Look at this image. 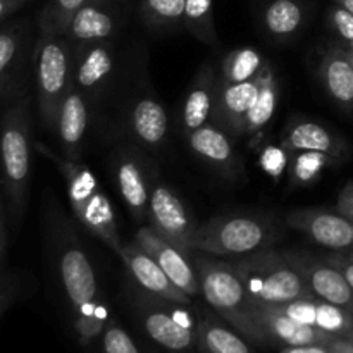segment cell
<instances>
[{
  "mask_svg": "<svg viewBox=\"0 0 353 353\" xmlns=\"http://www.w3.org/2000/svg\"><path fill=\"white\" fill-rule=\"evenodd\" d=\"M57 271L62 288L78 314V331L86 338L95 336L107 319V310L99 303V283L88 255L69 238L59 247Z\"/></svg>",
  "mask_w": 353,
  "mask_h": 353,
  "instance_id": "cell-6",
  "label": "cell"
},
{
  "mask_svg": "<svg viewBox=\"0 0 353 353\" xmlns=\"http://www.w3.org/2000/svg\"><path fill=\"white\" fill-rule=\"evenodd\" d=\"M88 0H48L40 14V30L54 31L64 34L72 16L81 9Z\"/></svg>",
  "mask_w": 353,
  "mask_h": 353,
  "instance_id": "cell-32",
  "label": "cell"
},
{
  "mask_svg": "<svg viewBox=\"0 0 353 353\" xmlns=\"http://www.w3.org/2000/svg\"><path fill=\"white\" fill-rule=\"evenodd\" d=\"M188 137L190 150L217 169L219 172H224L228 176H234L240 169V161H238L236 150L231 141L230 133L226 130L214 124H205L199 130L192 131Z\"/></svg>",
  "mask_w": 353,
  "mask_h": 353,
  "instance_id": "cell-18",
  "label": "cell"
},
{
  "mask_svg": "<svg viewBox=\"0 0 353 353\" xmlns=\"http://www.w3.org/2000/svg\"><path fill=\"white\" fill-rule=\"evenodd\" d=\"M31 179L30 97L10 103L0 124V181L10 223L19 226L28 207Z\"/></svg>",
  "mask_w": 353,
  "mask_h": 353,
  "instance_id": "cell-1",
  "label": "cell"
},
{
  "mask_svg": "<svg viewBox=\"0 0 353 353\" xmlns=\"http://www.w3.org/2000/svg\"><path fill=\"white\" fill-rule=\"evenodd\" d=\"M276 230L257 216H221L195 228L192 250L214 257H247L272 247Z\"/></svg>",
  "mask_w": 353,
  "mask_h": 353,
  "instance_id": "cell-5",
  "label": "cell"
},
{
  "mask_svg": "<svg viewBox=\"0 0 353 353\" xmlns=\"http://www.w3.org/2000/svg\"><path fill=\"white\" fill-rule=\"evenodd\" d=\"M24 55V34L19 28L0 30V95L12 88Z\"/></svg>",
  "mask_w": 353,
  "mask_h": 353,
  "instance_id": "cell-29",
  "label": "cell"
},
{
  "mask_svg": "<svg viewBox=\"0 0 353 353\" xmlns=\"http://www.w3.org/2000/svg\"><path fill=\"white\" fill-rule=\"evenodd\" d=\"M145 327L157 343L169 350H185L193 343V327L179 323L174 314L150 312L145 317Z\"/></svg>",
  "mask_w": 353,
  "mask_h": 353,
  "instance_id": "cell-25",
  "label": "cell"
},
{
  "mask_svg": "<svg viewBox=\"0 0 353 353\" xmlns=\"http://www.w3.org/2000/svg\"><path fill=\"white\" fill-rule=\"evenodd\" d=\"M278 97L279 88L278 81H276V74L272 71L271 65H265V74L262 88L259 92L255 103L252 105L250 112H248L247 121H245V131L243 134H255L259 131L264 130L269 123H271L272 116L278 107Z\"/></svg>",
  "mask_w": 353,
  "mask_h": 353,
  "instance_id": "cell-26",
  "label": "cell"
},
{
  "mask_svg": "<svg viewBox=\"0 0 353 353\" xmlns=\"http://www.w3.org/2000/svg\"><path fill=\"white\" fill-rule=\"evenodd\" d=\"M217 78L212 68H202L193 79L183 103V130L186 134L209 124L216 103Z\"/></svg>",
  "mask_w": 353,
  "mask_h": 353,
  "instance_id": "cell-20",
  "label": "cell"
},
{
  "mask_svg": "<svg viewBox=\"0 0 353 353\" xmlns=\"http://www.w3.org/2000/svg\"><path fill=\"white\" fill-rule=\"evenodd\" d=\"M321 78L331 99L353 112V59L343 48H330L321 61Z\"/></svg>",
  "mask_w": 353,
  "mask_h": 353,
  "instance_id": "cell-22",
  "label": "cell"
},
{
  "mask_svg": "<svg viewBox=\"0 0 353 353\" xmlns=\"http://www.w3.org/2000/svg\"><path fill=\"white\" fill-rule=\"evenodd\" d=\"M116 183L130 212L138 223L147 217L152 186L141 168L140 161L131 155H123L116 162Z\"/></svg>",
  "mask_w": 353,
  "mask_h": 353,
  "instance_id": "cell-19",
  "label": "cell"
},
{
  "mask_svg": "<svg viewBox=\"0 0 353 353\" xmlns=\"http://www.w3.org/2000/svg\"><path fill=\"white\" fill-rule=\"evenodd\" d=\"M265 68L257 78L245 83H224L223 79H217L216 103L212 110V119L216 121L217 126L234 137L243 134L245 121L261 92Z\"/></svg>",
  "mask_w": 353,
  "mask_h": 353,
  "instance_id": "cell-12",
  "label": "cell"
},
{
  "mask_svg": "<svg viewBox=\"0 0 353 353\" xmlns=\"http://www.w3.org/2000/svg\"><path fill=\"white\" fill-rule=\"evenodd\" d=\"M348 52H350V50H348ZM350 54H352V52H350ZM352 59H353V54H352Z\"/></svg>",
  "mask_w": 353,
  "mask_h": 353,
  "instance_id": "cell-46",
  "label": "cell"
},
{
  "mask_svg": "<svg viewBox=\"0 0 353 353\" xmlns=\"http://www.w3.org/2000/svg\"><path fill=\"white\" fill-rule=\"evenodd\" d=\"M86 102L88 99L74 85H71L59 107L55 131L61 141L62 154L69 161H79L81 157L86 128H88V103Z\"/></svg>",
  "mask_w": 353,
  "mask_h": 353,
  "instance_id": "cell-15",
  "label": "cell"
},
{
  "mask_svg": "<svg viewBox=\"0 0 353 353\" xmlns=\"http://www.w3.org/2000/svg\"><path fill=\"white\" fill-rule=\"evenodd\" d=\"M203 341L210 353H250L247 345L236 334L221 326H207Z\"/></svg>",
  "mask_w": 353,
  "mask_h": 353,
  "instance_id": "cell-34",
  "label": "cell"
},
{
  "mask_svg": "<svg viewBox=\"0 0 353 353\" xmlns=\"http://www.w3.org/2000/svg\"><path fill=\"white\" fill-rule=\"evenodd\" d=\"M19 274L16 271H3L0 274V317L6 314V310L16 302L21 290Z\"/></svg>",
  "mask_w": 353,
  "mask_h": 353,
  "instance_id": "cell-37",
  "label": "cell"
},
{
  "mask_svg": "<svg viewBox=\"0 0 353 353\" xmlns=\"http://www.w3.org/2000/svg\"><path fill=\"white\" fill-rule=\"evenodd\" d=\"M252 317L255 323H262L268 327L269 333L281 340L290 347H305V345H317L326 338V333L309 324L296 323L292 317L285 316L276 310L272 305H254L252 303Z\"/></svg>",
  "mask_w": 353,
  "mask_h": 353,
  "instance_id": "cell-21",
  "label": "cell"
},
{
  "mask_svg": "<svg viewBox=\"0 0 353 353\" xmlns=\"http://www.w3.org/2000/svg\"><path fill=\"white\" fill-rule=\"evenodd\" d=\"M334 157L321 152H296L292 164V183L295 186H309L321 178L324 169L338 164Z\"/></svg>",
  "mask_w": 353,
  "mask_h": 353,
  "instance_id": "cell-31",
  "label": "cell"
},
{
  "mask_svg": "<svg viewBox=\"0 0 353 353\" xmlns=\"http://www.w3.org/2000/svg\"><path fill=\"white\" fill-rule=\"evenodd\" d=\"M6 199H3L2 181H0V274L6 271L7 259V228H6Z\"/></svg>",
  "mask_w": 353,
  "mask_h": 353,
  "instance_id": "cell-40",
  "label": "cell"
},
{
  "mask_svg": "<svg viewBox=\"0 0 353 353\" xmlns=\"http://www.w3.org/2000/svg\"><path fill=\"white\" fill-rule=\"evenodd\" d=\"M327 261L331 264L336 265L343 276L347 278L348 285L353 290V255H333V257H327Z\"/></svg>",
  "mask_w": 353,
  "mask_h": 353,
  "instance_id": "cell-41",
  "label": "cell"
},
{
  "mask_svg": "<svg viewBox=\"0 0 353 353\" xmlns=\"http://www.w3.org/2000/svg\"><path fill=\"white\" fill-rule=\"evenodd\" d=\"M116 30L117 19L110 0H88L72 16L64 37L78 48L97 41H109Z\"/></svg>",
  "mask_w": 353,
  "mask_h": 353,
  "instance_id": "cell-16",
  "label": "cell"
},
{
  "mask_svg": "<svg viewBox=\"0 0 353 353\" xmlns=\"http://www.w3.org/2000/svg\"><path fill=\"white\" fill-rule=\"evenodd\" d=\"M105 353H138L131 338L121 327H109L103 336Z\"/></svg>",
  "mask_w": 353,
  "mask_h": 353,
  "instance_id": "cell-38",
  "label": "cell"
},
{
  "mask_svg": "<svg viewBox=\"0 0 353 353\" xmlns=\"http://www.w3.org/2000/svg\"><path fill=\"white\" fill-rule=\"evenodd\" d=\"M254 305H283L314 296L286 254L271 248L233 262Z\"/></svg>",
  "mask_w": 353,
  "mask_h": 353,
  "instance_id": "cell-3",
  "label": "cell"
},
{
  "mask_svg": "<svg viewBox=\"0 0 353 353\" xmlns=\"http://www.w3.org/2000/svg\"><path fill=\"white\" fill-rule=\"evenodd\" d=\"M288 154L283 145H268L259 155V168L271 179L279 181L288 169Z\"/></svg>",
  "mask_w": 353,
  "mask_h": 353,
  "instance_id": "cell-35",
  "label": "cell"
},
{
  "mask_svg": "<svg viewBox=\"0 0 353 353\" xmlns=\"http://www.w3.org/2000/svg\"><path fill=\"white\" fill-rule=\"evenodd\" d=\"M334 3H338V6L345 7L347 10H350V12H353V0H333Z\"/></svg>",
  "mask_w": 353,
  "mask_h": 353,
  "instance_id": "cell-44",
  "label": "cell"
},
{
  "mask_svg": "<svg viewBox=\"0 0 353 353\" xmlns=\"http://www.w3.org/2000/svg\"><path fill=\"white\" fill-rule=\"evenodd\" d=\"M286 224L330 250L340 252L353 247V223L338 212L296 209L286 216Z\"/></svg>",
  "mask_w": 353,
  "mask_h": 353,
  "instance_id": "cell-10",
  "label": "cell"
},
{
  "mask_svg": "<svg viewBox=\"0 0 353 353\" xmlns=\"http://www.w3.org/2000/svg\"><path fill=\"white\" fill-rule=\"evenodd\" d=\"M183 28L202 43L219 47V38L214 26L212 0H186Z\"/></svg>",
  "mask_w": 353,
  "mask_h": 353,
  "instance_id": "cell-30",
  "label": "cell"
},
{
  "mask_svg": "<svg viewBox=\"0 0 353 353\" xmlns=\"http://www.w3.org/2000/svg\"><path fill=\"white\" fill-rule=\"evenodd\" d=\"M114 71V48L109 41L74 48L72 85L86 97L97 99Z\"/></svg>",
  "mask_w": 353,
  "mask_h": 353,
  "instance_id": "cell-13",
  "label": "cell"
},
{
  "mask_svg": "<svg viewBox=\"0 0 353 353\" xmlns=\"http://www.w3.org/2000/svg\"><path fill=\"white\" fill-rule=\"evenodd\" d=\"M327 26L338 34V38L345 41V43H350L353 41V12L347 10L345 7L333 3V6L327 9Z\"/></svg>",
  "mask_w": 353,
  "mask_h": 353,
  "instance_id": "cell-36",
  "label": "cell"
},
{
  "mask_svg": "<svg viewBox=\"0 0 353 353\" xmlns=\"http://www.w3.org/2000/svg\"><path fill=\"white\" fill-rule=\"evenodd\" d=\"M316 327L326 334L347 333L353 327V317L350 310L333 305L317 299L316 303Z\"/></svg>",
  "mask_w": 353,
  "mask_h": 353,
  "instance_id": "cell-33",
  "label": "cell"
},
{
  "mask_svg": "<svg viewBox=\"0 0 353 353\" xmlns=\"http://www.w3.org/2000/svg\"><path fill=\"white\" fill-rule=\"evenodd\" d=\"M33 59L38 114L47 130H55L59 107L72 85L74 47L64 34L40 30Z\"/></svg>",
  "mask_w": 353,
  "mask_h": 353,
  "instance_id": "cell-4",
  "label": "cell"
},
{
  "mask_svg": "<svg viewBox=\"0 0 353 353\" xmlns=\"http://www.w3.org/2000/svg\"><path fill=\"white\" fill-rule=\"evenodd\" d=\"M147 217L159 236L192 254V238L196 226L183 200L164 183L155 181L152 185Z\"/></svg>",
  "mask_w": 353,
  "mask_h": 353,
  "instance_id": "cell-8",
  "label": "cell"
},
{
  "mask_svg": "<svg viewBox=\"0 0 353 353\" xmlns=\"http://www.w3.org/2000/svg\"><path fill=\"white\" fill-rule=\"evenodd\" d=\"M137 243L157 261L162 271L169 276V279L183 293L193 296L200 292L199 274H196V268L192 254L183 252L176 245L169 243L168 240L159 236L150 226L140 228L137 231Z\"/></svg>",
  "mask_w": 353,
  "mask_h": 353,
  "instance_id": "cell-11",
  "label": "cell"
},
{
  "mask_svg": "<svg viewBox=\"0 0 353 353\" xmlns=\"http://www.w3.org/2000/svg\"><path fill=\"white\" fill-rule=\"evenodd\" d=\"M265 59L257 48L240 47L224 57L221 74L224 83H245L257 78L265 68Z\"/></svg>",
  "mask_w": 353,
  "mask_h": 353,
  "instance_id": "cell-27",
  "label": "cell"
},
{
  "mask_svg": "<svg viewBox=\"0 0 353 353\" xmlns=\"http://www.w3.org/2000/svg\"><path fill=\"white\" fill-rule=\"evenodd\" d=\"M186 0H141L140 16L148 28L174 31L185 23Z\"/></svg>",
  "mask_w": 353,
  "mask_h": 353,
  "instance_id": "cell-28",
  "label": "cell"
},
{
  "mask_svg": "<svg viewBox=\"0 0 353 353\" xmlns=\"http://www.w3.org/2000/svg\"><path fill=\"white\" fill-rule=\"evenodd\" d=\"M193 262L199 274L200 292L207 302L234 323L247 327L254 326L252 300L233 264L217 261L205 252L193 255Z\"/></svg>",
  "mask_w": 353,
  "mask_h": 353,
  "instance_id": "cell-7",
  "label": "cell"
},
{
  "mask_svg": "<svg viewBox=\"0 0 353 353\" xmlns=\"http://www.w3.org/2000/svg\"><path fill=\"white\" fill-rule=\"evenodd\" d=\"M336 212L353 223V179H348L338 193Z\"/></svg>",
  "mask_w": 353,
  "mask_h": 353,
  "instance_id": "cell-39",
  "label": "cell"
},
{
  "mask_svg": "<svg viewBox=\"0 0 353 353\" xmlns=\"http://www.w3.org/2000/svg\"><path fill=\"white\" fill-rule=\"evenodd\" d=\"M131 131L134 138L145 147L155 148L168 137V114L162 103L152 97H143L131 109Z\"/></svg>",
  "mask_w": 353,
  "mask_h": 353,
  "instance_id": "cell-23",
  "label": "cell"
},
{
  "mask_svg": "<svg viewBox=\"0 0 353 353\" xmlns=\"http://www.w3.org/2000/svg\"><path fill=\"white\" fill-rule=\"evenodd\" d=\"M285 353H327L324 348L317 347V345H305V347H292Z\"/></svg>",
  "mask_w": 353,
  "mask_h": 353,
  "instance_id": "cell-43",
  "label": "cell"
},
{
  "mask_svg": "<svg viewBox=\"0 0 353 353\" xmlns=\"http://www.w3.org/2000/svg\"><path fill=\"white\" fill-rule=\"evenodd\" d=\"M347 45H348V50H350L353 54V41H350V43H347Z\"/></svg>",
  "mask_w": 353,
  "mask_h": 353,
  "instance_id": "cell-45",
  "label": "cell"
},
{
  "mask_svg": "<svg viewBox=\"0 0 353 353\" xmlns=\"http://www.w3.org/2000/svg\"><path fill=\"white\" fill-rule=\"evenodd\" d=\"M305 23V7L300 0H269L262 10V26L276 40H292Z\"/></svg>",
  "mask_w": 353,
  "mask_h": 353,
  "instance_id": "cell-24",
  "label": "cell"
},
{
  "mask_svg": "<svg viewBox=\"0 0 353 353\" xmlns=\"http://www.w3.org/2000/svg\"><path fill=\"white\" fill-rule=\"evenodd\" d=\"M119 257L123 259V262L130 269L131 276L137 279L138 285L143 290H147L148 293L159 296V299L169 300V302H188L190 296L186 293H183L169 279V276L162 271L157 261L147 250H143L137 241L130 245H123V248L119 252Z\"/></svg>",
  "mask_w": 353,
  "mask_h": 353,
  "instance_id": "cell-14",
  "label": "cell"
},
{
  "mask_svg": "<svg viewBox=\"0 0 353 353\" xmlns=\"http://www.w3.org/2000/svg\"><path fill=\"white\" fill-rule=\"evenodd\" d=\"M24 3H26V0H0V21L21 9Z\"/></svg>",
  "mask_w": 353,
  "mask_h": 353,
  "instance_id": "cell-42",
  "label": "cell"
},
{
  "mask_svg": "<svg viewBox=\"0 0 353 353\" xmlns=\"http://www.w3.org/2000/svg\"><path fill=\"white\" fill-rule=\"evenodd\" d=\"M281 145L288 152H321L343 161L348 155V147L345 140L338 134L324 128L323 124L309 119H296L283 131Z\"/></svg>",
  "mask_w": 353,
  "mask_h": 353,
  "instance_id": "cell-17",
  "label": "cell"
},
{
  "mask_svg": "<svg viewBox=\"0 0 353 353\" xmlns=\"http://www.w3.org/2000/svg\"><path fill=\"white\" fill-rule=\"evenodd\" d=\"M286 255L299 269L302 278L305 279L307 288L316 299L343 307L353 314V290L336 265L331 264L327 259L321 261L314 255L302 254V252H293Z\"/></svg>",
  "mask_w": 353,
  "mask_h": 353,
  "instance_id": "cell-9",
  "label": "cell"
},
{
  "mask_svg": "<svg viewBox=\"0 0 353 353\" xmlns=\"http://www.w3.org/2000/svg\"><path fill=\"white\" fill-rule=\"evenodd\" d=\"M34 148L38 154L52 161V164L59 169L64 178L69 203H71L76 219L90 234L99 238L100 241H103V245L119 255L123 243H121L116 214H114L109 196L103 193L95 174L79 161H69L64 155L61 157L52 152L47 145L34 143Z\"/></svg>",
  "mask_w": 353,
  "mask_h": 353,
  "instance_id": "cell-2",
  "label": "cell"
}]
</instances>
